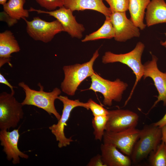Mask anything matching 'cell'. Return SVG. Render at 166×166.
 I'll return each mask as SVG.
<instances>
[{"instance_id":"obj_1","label":"cell","mask_w":166,"mask_h":166,"mask_svg":"<svg viewBox=\"0 0 166 166\" xmlns=\"http://www.w3.org/2000/svg\"><path fill=\"white\" fill-rule=\"evenodd\" d=\"M18 86L22 88L25 92V97L21 102L23 105H33L42 109L49 115L53 114L58 121L61 115L56 109L54 102L61 93V90L58 88H55L50 92L44 90V87L40 83L38 85L40 90H36L31 89L24 82L18 83Z\"/></svg>"},{"instance_id":"obj_2","label":"cell","mask_w":166,"mask_h":166,"mask_svg":"<svg viewBox=\"0 0 166 166\" xmlns=\"http://www.w3.org/2000/svg\"><path fill=\"white\" fill-rule=\"evenodd\" d=\"M99 56L97 49L88 61L82 64L64 66L63 70L64 78L61 84V91L69 96H74L80 84L95 73L93 65Z\"/></svg>"},{"instance_id":"obj_3","label":"cell","mask_w":166,"mask_h":166,"mask_svg":"<svg viewBox=\"0 0 166 166\" xmlns=\"http://www.w3.org/2000/svg\"><path fill=\"white\" fill-rule=\"evenodd\" d=\"M144 48V44L139 42L137 43L135 48L129 52L117 54L108 51L105 52L102 57V62L103 64L120 62L127 65L135 75V82L124 106L131 99L137 85L143 76L144 66L141 62V57Z\"/></svg>"},{"instance_id":"obj_4","label":"cell","mask_w":166,"mask_h":166,"mask_svg":"<svg viewBox=\"0 0 166 166\" xmlns=\"http://www.w3.org/2000/svg\"><path fill=\"white\" fill-rule=\"evenodd\" d=\"M161 128L153 124L144 125L140 130L130 156L132 162L137 164L154 150L161 141Z\"/></svg>"},{"instance_id":"obj_5","label":"cell","mask_w":166,"mask_h":166,"mask_svg":"<svg viewBox=\"0 0 166 166\" xmlns=\"http://www.w3.org/2000/svg\"><path fill=\"white\" fill-rule=\"evenodd\" d=\"M90 77L91 83L89 89L101 93L104 97L103 104L106 106H111L113 101L120 102L128 86L126 83L119 78L112 81L104 79L95 72Z\"/></svg>"},{"instance_id":"obj_6","label":"cell","mask_w":166,"mask_h":166,"mask_svg":"<svg viewBox=\"0 0 166 166\" xmlns=\"http://www.w3.org/2000/svg\"><path fill=\"white\" fill-rule=\"evenodd\" d=\"M23 106L11 93L0 94V129L9 130L16 127L24 117Z\"/></svg>"},{"instance_id":"obj_7","label":"cell","mask_w":166,"mask_h":166,"mask_svg":"<svg viewBox=\"0 0 166 166\" xmlns=\"http://www.w3.org/2000/svg\"><path fill=\"white\" fill-rule=\"evenodd\" d=\"M58 99L63 104L62 114L60 119L56 124H54L49 127L52 133L55 137L57 141L58 142V146L59 148L65 147L70 144L73 141L72 137H66L64 133L65 126L67 125L66 122L68 120L72 110L77 107H83L89 110L87 102H81L78 99L72 100L67 96H59Z\"/></svg>"},{"instance_id":"obj_8","label":"cell","mask_w":166,"mask_h":166,"mask_svg":"<svg viewBox=\"0 0 166 166\" xmlns=\"http://www.w3.org/2000/svg\"><path fill=\"white\" fill-rule=\"evenodd\" d=\"M26 24V30L29 36L35 41L45 43L50 42L57 34L64 31L57 20L48 22L38 17H34L31 21L23 19Z\"/></svg>"},{"instance_id":"obj_9","label":"cell","mask_w":166,"mask_h":166,"mask_svg":"<svg viewBox=\"0 0 166 166\" xmlns=\"http://www.w3.org/2000/svg\"><path fill=\"white\" fill-rule=\"evenodd\" d=\"M29 11H35L38 14H46L56 19L62 25L65 32H67L72 38H81L82 33L85 30L84 26L77 21L73 11L64 6L57 10L45 11L35 9L30 7Z\"/></svg>"},{"instance_id":"obj_10","label":"cell","mask_w":166,"mask_h":166,"mask_svg":"<svg viewBox=\"0 0 166 166\" xmlns=\"http://www.w3.org/2000/svg\"><path fill=\"white\" fill-rule=\"evenodd\" d=\"M140 133V130L136 128L116 132L105 131L103 137V143L113 144L124 154L130 157Z\"/></svg>"},{"instance_id":"obj_11","label":"cell","mask_w":166,"mask_h":166,"mask_svg":"<svg viewBox=\"0 0 166 166\" xmlns=\"http://www.w3.org/2000/svg\"><path fill=\"white\" fill-rule=\"evenodd\" d=\"M107 115L105 131L113 132L136 128L139 118L136 113L128 109L109 110Z\"/></svg>"},{"instance_id":"obj_12","label":"cell","mask_w":166,"mask_h":166,"mask_svg":"<svg viewBox=\"0 0 166 166\" xmlns=\"http://www.w3.org/2000/svg\"><path fill=\"white\" fill-rule=\"evenodd\" d=\"M125 12H114L109 16L115 31L114 38L117 42H125L140 35L139 29L127 18Z\"/></svg>"},{"instance_id":"obj_13","label":"cell","mask_w":166,"mask_h":166,"mask_svg":"<svg viewBox=\"0 0 166 166\" xmlns=\"http://www.w3.org/2000/svg\"><path fill=\"white\" fill-rule=\"evenodd\" d=\"M152 56L151 60L143 64V76L144 79L148 77L152 79L158 93L157 100L150 110L160 101H162L164 106H166V73H163L159 69L157 64L158 58L154 55Z\"/></svg>"},{"instance_id":"obj_14","label":"cell","mask_w":166,"mask_h":166,"mask_svg":"<svg viewBox=\"0 0 166 166\" xmlns=\"http://www.w3.org/2000/svg\"><path fill=\"white\" fill-rule=\"evenodd\" d=\"M19 136V129H14L10 132L6 130L0 131L1 145L3 147V151L6 155L7 160L9 161L12 160L14 164L20 163V157L27 159L29 157L28 155L18 148Z\"/></svg>"},{"instance_id":"obj_15","label":"cell","mask_w":166,"mask_h":166,"mask_svg":"<svg viewBox=\"0 0 166 166\" xmlns=\"http://www.w3.org/2000/svg\"><path fill=\"white\" fill-rule=\"evenodd\" d=\"M102 161L105 166H130L129 156L122 154L113 144L104 143L100 146Z\"/></svg>"},{"instance_id":"obj_16","label":"cell","mask_w":166,"mask_h":166,"mask_svg":"<svg viewBox=\"0 0 166 166\" xmlns=\"http://www.w3.org/2000/svg\"><path fill=\"white\" fill-rule=\"evenodd\" d=\"M20 48L13 33L6 30L0 33V67L6 63L11 67V54L20 51Z\"/></svg>"},{"instance_id":"obj_17","label":"cell","mask_w":166,"mask_h":166,"mask_svg":"<svg viewBox=\"0 0 166 166\" xmlns=\"http://www.w3.org/2000/svg\"><path fill=\"white\" fill-rule=\"evenodd\" d=\"M64 6L73 12L90 10L98 12L105 16L112 13L110 8L106 7L102 0H64Z\"/></svg>"},{"instance_id":"obj_18","label":"cell","mask_w":166,"mask_h":166,"mask_svg":"<svg viewBox=\"0 0 166 166\" xmlns=\"http://www.w3.org/2000/svg\"><path fill=\"white\" fill-rule=\"evenodd\" d=\"M146 9V26L166 23V3L164 0H152Z\"/></svg>"},{"instance_id":"obj_19","label":"cell","mask_w":166,"mask_h":166,"mask_svg":"<svg viewBox=\"0 0 166 166\" xmlns=\"http://www.w3.org/2000/svg\"><path fill=\"white\" fill-rule=\"evenodd\" d=\"M150 0H129L128 10L130 19L140 30L144 29L146 25L144 22L145 11Z\"/></svg>"},{"instance_id":"obj_20","label":"cell","mask_w":166,"mask_h":166,"mask_svg":"<svg viewBox=\"0 0 166 166\" xmlns=\"http://www.w3.org/2000/svg\"><path fill=\"white\" fill-rule=\"evenodd\" d=\"M26 0H9L3 6L4 12L12 20L17 21L29 16L28 10L25 9Z\"/></svg>"},{"instance_id":"obj_21","label":"cell","mask_w":166,"mask_h":166,"mask_svg":"<svg viewBox=\"0 0 166 166\" xmlns=\"http://www.w3.org/2000/svg\"><path fill=\"white\" fill-rule=\"evenodd\" d=\"M114 36V30L109 16H105V20L102 26L97 31L86 35L81 41L85 42L101 39H110Z\"/></svg>"},{"instance_id":"obj_22","label":"cell","mask_w":166,"mask_h":166,"mask_svg":"<svg viewBox=\"0 0 166 166\" xmlns=\"http://www.w3.org/2000/svg\"><path fill=\"white\" fill-rule=\"evenodd\" d=\"M148 161L150 166H166V145L164 142L150 153Z\"/></svg>"},{"instance_id":"obj_23","label":"cell","mask_w":166,"mask_h":166,"mask_svg":"<svg viewBox=\"0 0 166 166\" xmlns=\"http://www.w3.org/2000/svg\"><path fill=\"white\" fill-rule=\"evenodd\" d=\"M108 120L107 115L95 116L92 118L93 134L96 140L101 141L103 138Z\"/></svg>"},{"instance_id":"obj_24","label":"cell","mask_w":166,"mask_h":166,"mask_svg":"<svg viewBox=\"0 0 166 166\" xmlns=\"http://www.w3.org/2000/svg\"><path fill=\"white\" fill-rule=\"evenodd\" d=\"M110 6L112 12H125L128 10L129 0H105Z\"/></svg>"},{"instance_id":"obj_25","label":"cell","mask_w":166,"mask_h":166,"mask_svg":"<svg viewBox=\"0 0 166 166\" xmlns=\"http://www.w3.org/2000/svg\"><path fill=\"white\" fill-rule=\"evenodd\" d=\"M39 5L49 11L64 6V0H35Z\"/></svg>"},{"instance_id":"obj_26","label":"cell","mask_w":166,"mask_h":166,"mask_svg":"<svg viewBox=\"0 0 166 166\" xmlns=\"http://www.w3.org/2000/svg\"><path fill=\"white\" fill-rule=\"evenodd\" d=\"M87 102L89 109L92 111L93 117L108 115L109 110L94 101L91 99H89Z\"/></svg>"},{"instance_id":"obj_27","label":"cell","mask_w":166,"mask_h":166,"mask_svg":"<svg viewBox=\"0 0 166 166\" xmlns=\"http://www.w3.org/2000/svg\"><path fill=\"white\" fill-rule=\"evenodd\" d=\"M87 166H105L102 161L101 155L98 154L92 157Z\"/></svg>"},{"instance_id":"obj_28","label":"cell","mask_w":166,"mask_h":166,"mask_svg":"<svg viewBox=\"0 0 166 166\" xmlns=\"http://www.w3.org/2000/svg\"><path fill=\"white\" fill-rule=\"evenodd\" d=\"M0 83L4 84L8 86L10 89L11 93L13 95L14 94L15 92L14 89V87L8 81L1 73H0Z\"/></svg>"},{"instance_id":"obj_29","label":"cell","mask_w":166,"mask_h":166,"mask_svg":"<svg viewBox=\"0 0 166 166\" xmlns=\"http://www.w3.org/2000/svg\"><path fill=\"white\" fill-rule=\"evenodd\" d=\"M153 124L154 125L159 126L160 128H161L166 124V113L163 117L160 120L155 123H153Z\"/></svg>"},{"instance_id":"obj_30","label":"cell","mask_w":166,"mask_h":166,"mask_svg":"<svg viewBox=\"0 0 166 166\" xmlns=\"http://www.w3.org/2000/svg\"><path fill=\"white\" fill-rule=\"evenodd\" d=\"M161 128L162 134L161 141L166 145V124Z\"/></svg>"},{"instance_id":"obj_31","label":"cell","mask_w":166,"mask_h":166,"mask_svg":"<svg viewBox=\"0 0 166 166\" xmlns=\"http://www.w3.org/2000/svg\"><path fill=\"white\" fill-rule=\"evenodd\" d=\"M165 34L166 36V33ZM160 44L162 45L163 46H164V47L165 48H166V40L164 42H161Z\"/></svg>"},{"instance_id":"obj_32","label":"cell","mask_w":166,"mask_h":166,"mask_svg":"<svg viewBox=\"0 0 166 166\" xmlns=\"http://www.w3.org/2000/svg\"><path fill=\"white\" fill-rule=\"evenodd\" d=\"M7 0H0V4L2 5H4L6 2Z\"/></svg>"}]
</instances>
